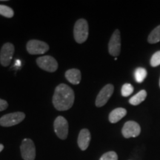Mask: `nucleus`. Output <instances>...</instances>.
<instances>
[{
    "label": "nucleus",
    "mask_w": 160,
    "mask_h": 160,
    "mask_svg": "<svg viewBox=\"0 0 160 160\" xmlns=\"http://www.w3.org/2000/svg\"><path fill=\"white\" fill-rule=\"evenodd\" d=\"M74 99V92L71 87L66 84H60L57 86L53 96V104L57 111L69 110L73 106Z\"/></svg>",
    "instance_id": "obj_1"
},
{
    "label": "nucleus",
    "mask_w": 160,
    "mask_h": 160,
    "mask_svg": "<svg viewBox=\"0 0 160 160\" xmlns=\"http://www.w3.org/2000/svg\"><path fill=\"white\" fill-rule=\"evenodd\" d=\"M73 37L77 43L82 44L88 37V24L85 19H79L76 22L73 28Z\"/></svg>",
    "instance_id": "obj_2"
},
{
    "label": "nucleus",
    "mask_w": 160,
    "mask_h": 160,
    "mask_svg": "<svg viewBox=\"0 0 160 160\" xmlns=\"http://www.w3.org/2000/svg\"><path fill=\"white\" fill-rule=\"evenodd\" d=\"M25 114L22 112H15L5 114L0 118V125L2 127H11L23 121Z\"/></svg>",
    "instance_id": "obj_3"
},
{
    "label": "nucleus",
    "mask_w": 160,
    "mask_h": 160,
    "mask_svg": "<svg viewBox=\"0 0 160 160\" xmlns=\"http://www.w3.org/2000/svg\"><path fill=\"white\" fill-rule=\"evenodd\" d=\"M26 49L30 54H44L49 50V45L45 42L37 39H32L28 42Z\"/></svg>",
    "instance_id": "obj_4"
},
{
    "label": "nucleus",
    "mask_w": 160,
    "mask_h": 160,
    "mask_svg": "<svg viewBox=\"0 0 160 160\" xmlns=\"http://www.w3.org/2000/svg\"><path fill=\"white\" fill-rule=\"evenodd\" d=\"M21 155L24 160H34L36 157V148L31 139H25L20 145Z\"/></svg>",
    "instance_id": "obj_5"
},
{
    "label": "nucleus",
    "mask_w": 160,
    "mask_h": 160,
    "mask_svg": "<svg viewBox=\"0 0 160 160\" xmlns=\"http://www.w3.org/2000/svg\"><path fill=\"white\" fill-rule=\"evenodd\" d=\"M53 128H54L56 134L59 139L64 140L68 137V122L65 117L59 116L56 118L54 123H53Z\"/></svg>",
    "instance_id": "obj_6"
},
{
    "label": "nucleus",
    "mask_w": 160,
    "mask_h": 160,
    "mask_svg": "<svg viewBox=\"0 0 160 160\" xmlns=\"http://www.w3.org/2000/svg\"><path fill=\"white\" fill-rule=\"evenodd\" d=\"M14 51V45L12 43L7 42L4 44L0 51V63L4 67H8L10 65Z\"/></svg>",
    "instance_id": "obj_7"
},
{
    "label": "nucleus",
    "mask_w": 160,
    "mask_h": 160,
    "mask_svg": "<svg viewBox=\"0 0 160 160\" xmlns=\"http://www.w3.org/2000/svg\"><path fill=\"white\" fill-rule=\"evenodd\" d=\"M37 64L40 68L48 72H55L58 68L57 61L51 56L37 58Z\"/></svg>",
    "instance_id": "obj_8"
},
{
    "label": "nucleus",
    "mask_w": 160,
    "mask_h": 160,
    "mask_svg": "<svg viewBox=\"0 0 160 160\" xmlns=\"http://www.w3.org/2000/svg\"><path fill=\"white\" fill-rule=\"evenodd\" d=\"M109 53L115 58L119 55L121 51V37L120 31L117 29L111 36L108 43Z\"/></svg>",
    "instance_id": "obj_9"
},
{
    "label": "nucleus",
    "mask_w": 160,
    "mask_h": 160,
    "mask_svg": "<svg viewBox=\"0 0 160 160\" xmlns=\"http://www.w3.org/2000/svg\"><path fill=\"white\" fill-rule=\"evenodd\" d=\"M113 91H114V87L111 84L104 86L96 99V106L99 108L105 105L113 94Z\"/></svg>",
    "instance_id": "obj_10"
},
{
    "label": "nucleus",
    "mask_w": 160,
    "mask_h": 160,
    "mask_svg": "<svg viewBox=\"0 0 160 160\" xmlns=\"http://www.w3.org/2000/svg\"><path fill=\"white\" fill-rule=\"evenodd\" d=\"M141 128L139 124L134 121L126 122L122 129V133L125 138L137 137L140 134Z\"/></svg>",
    "instance_id": "obj_11"
},
{
    "label": "nucleus",
    "mask_w": 160,
    "mask_h": 160,
    "mask_svg": "<svg viewBox=\"0 0 160 160\" xmlns=\"http://www.w3.org/2000/svg\"><path fill=\"white\" fill-rule=\"evenodd\" d=\"M91 139V133L88 130L84 128L80 131L78 137V145L82 151H85L88 148Z\"/></svg>",
    "instance_id": "obj_12"
},
{
    "label": "nucleus",
    "mask_w": 160,
    "mask_h": 160,
    "mask_svg": "<svg viewBox=\"0 0 160 160\" xmlns=\"http://www.w3.org/2000/svg\"><path fill=\"white\" fill-rule=\"evenodd\" d=\"M65 78L67 79L69 82H71L73 85H78L81 82L82 74L81 71L79 70L73 68L68 70L65 72Z\"/></svg>",
    "instance_id": "obj_13"
},
{
    "label": "nucleus",
    "mask_w": 160,
    "mask_h": 160,
    "mask_svg": "<svg viewBox=\"0 0 160 160\" xmlns=\"http://www.w3.org/2000/svg\"><path fill=\"white\" fill-rule=\"evenodd\" d=\"M127 114V111L122 108H118L113 110L109 114V121L111 123H117Z\"/></svg>",
    "instance_id": "obj_14"
},
{
    "label": "nucleus",
    "mask_w": 160,
    "mask_h": 160,
    "mask_svg": "<svg viewBox=\"0 0 160 160\" xmlns=\"http://www.w3.org/2000/svg\"><path fill=\"white\" fill-rule=\"evenodd\" d=\"M146 97H147V92L145 90H142L130 99L129 103L132 105H138L141 102H142L146 99Z\"/></svg>",
    "instance_id": "obj_15"
},
{
    "label": "nucleus",
    "mask_w": 160,
    "mask_h": 160,
    "mask_svg": "<svg viewBox=\"0 0 160 160\" xmlns=\"http://www.w3.org/2000/svg\"><path fill=\"white\" fill-rule=\"evenodd\" d=\"M148 41L151 44H155L160 42V25L157 26L151 32L148 38Z\"/></svg>",
    "instance_id": "obj_16"
},
{
    "label": "nucleus",
    "mask_w": 160,
    "mask_h": 160,
    "mask_svg": "<svg viewBox=\"0 0 160 160\" xmlns=\"http://www.w3.org/2000/svg\"><path fill=\"white\" fill-rule=\"evenodd\" d=\"M148 72L145 68H138L135 71L134 76L135 79L138 83L143 82V81L147 77Z\"/></svg>",
    "instance_id": "obj_17"
},
{
    "label": "nucleus",
    "mask_w": 160,
    "mask_h": 160,
    "mask_svg": "<svg viewBox=\"0 0 160 160\" xmlns=\"http://www.w3.org/2000/svg\"><path fill=\"white\" fill-rule=\"evenodd\" d=\"M0 15L7 18H12L14 15V12L11 8L5 5H0Z\"/></svg>",
    "instance_id": "obj_18"
},
{
    "label": "nucleus",
    "mask_w": 160,
    "mask_h": 160,
    "mask_svg": "<svg viewBox=\"0 0 160 160\" xmlns=\"http://www.w3.org/2000/svg\"><path fill=\"white\" fill-rule=\"evenodd\" d=\"M133 92V87L131 85V84L125 83L124 84L122 87L121 93H122V95L124 97H129Z\"/></svg>",
    "instance_id": "obj_19"
},
{
    "label": "nucleus",
    "mask_w": 160,
    "mask_h": 160,
    "mask_svg": "<svg viewBox=\"0 0 160 160\" xmlns=\"http://www.w3.org/2000/svg\"><path fill=\"white\" fill-rule=\"evenodd\" d=\"M99 160H118V156L114 151H109L104 153Z\"/></svg>",
    "instance_id": "obj_20"
},
{
    "label": "nucleus",
    "mask_w": 160,
    "mask_h": 160,
    "mask_svg": "<svg viewBox=\"0 0 160 160\" xmlns=\"http://www.w3.org/2000/svg\"><path fill=\"white\" fill-rule=\"evenodd\" d=\"M151 65L152 67H157L160 65V51H157L152 56L151 59Z\"/></svg>",
    "instance_id": "obj_21"
},
{
    "label": "nucleus",
    "mask_w": 160,
    "mask_h": 160,
    "mask_svg": "<svg viewBox=\"0 0 160 160\" xmlns=\"http://www.w3.org/2000/svg\"><path fill=\"white\" fill-rule=\"evenodd\" d=\"M8 107V103L5 100L0 99V111H5Z\"/></svg>",
    "instance_id": "obj_22"
},
{
    "label": "nucleus",
    "mask_w": 160,
    "mask_h": 160,
    "mask_svg": "<svg viewBox=\"0 0 160 160\" xmlns=\"http://www.w3.org/2000/svg\"><path fill=\"white\" fill-rule=\"evenodd\" d=\"M3 149H4V145H2V144H0V152L2 151Z\"/></svg>",
    "instance_id": "obj_23"
},
{
    "label": "nucleus",
    "mask_w": 160,
    "mask_h": 160,
    "mask_svg": "<svg viewBox=\"0 0 160 160\" xmlns=\"http://www.w3.org/2000/svg\"><path fill=\"white\" fill-rule=\"evenodd\" d=\"M159 87H160V79H159Z\"/></svg>",
    "instance_id": "obj_24"
}]
</instances>
